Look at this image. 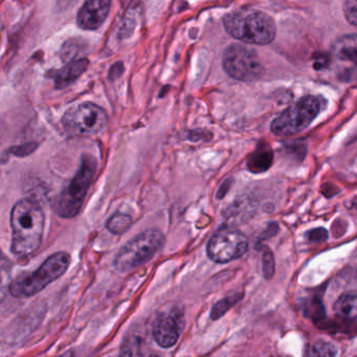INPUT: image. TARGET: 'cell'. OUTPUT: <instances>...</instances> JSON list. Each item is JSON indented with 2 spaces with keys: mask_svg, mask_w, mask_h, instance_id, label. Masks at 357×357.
<instances>
[{
  "mask_svg": "<svg viewBox=\"0 0 357 357\" xmlns=\"http://www.w3.org/2000/svg\"><path fill=\"white\" fill-rule=\"evenodd\" d=\"M222 67L227 75L241 82H253L264 73L259 56L247 46L232 44L222 56Z\"/></svg>",
  "mask_w": 357,
  "mask_h": 357,
  "instance_id": "cell-8",
  "label": "cell"
},
{
  "mask_svg": "<svg viewBox=\"0 0 357 357\" xmlns=\"http://www.w3.org/2000/svg\"><path fill=\"white\" fill-rule=\"evenodd\" d=\"M262 272L266 279H271L275 274V258L268 248H262Z\"/></svg>",
  "mask_w": 357,
  "mask_h": 357,
  "instance_id": "cell-21",
  "label": "cell"
},
{
  "mask_svg": "<svg viewBox=\"0 0 357 357\" xmlns=\"http://www.w3.org/2000/svg\"><path fill=\"white\" fill-rule=\"evenodd\" d=\"M62 123L73 135L91 136L100 133L107 127L108 116L104 109L98 105L85 102L67 110Z\"/></svg>",
  "mask_w": 357,
  "mask_h": 357,
  "instance_id": "cell-7",
  "label": "cell"
},
{
  "mask_svg": "<svg viewBox=\"0 0 357 357\" xmlns=\"http://www.w3.org/2000/svg\"><path fill=\"white\" fill-rule=\"evenodd\" d=\"M70 264V256L59 252L48 257L35 272L25 273L12 281L8 293L17 299L33 297L48 284L65 274Z\"/></svg>",
  "mask_w": 357,
  "mask_h": 357,
  "instance_id": "cell-3",
  "label": "cell"
},
{
  "mask_svg": "<svg viewBox=\"0 0 357 357\" xmlns=\"http://www.w3.org/2000/svg\"><path fill=\"white\" fill-rule=\"evenodd\" d=\"M184 327V316L178 308L163 314L154 325V339L160 347L171 348L177 344L181 331Z\"/></svg>",
  "mask_w": 357,
  "mask_h": 357,
  "instance_id": "cell-11",
  "label": "cell"
},
{
  "mask_svg": "<svg viewBox=\"0 0 357 357\" xmlns=\"http://www.w3.org/2000/svg\"><path fill=\"white\" fill-rule=\"evenodd\" d=\"M119 357H144V340L137 335H128L121 345Z\"/></svg>",
  "mask_w": 357,
  "mask_h": 357,
  "instance_id": "cell-17",
  "label": "cell"
},
{
  "mask_svg": "<svg viewBox=\"0 0 357 357\" xmlns=\"http://www.w3.org/2000/svg\"><path fill=\"white\" fill-rule=\"evenodd\" d=\"M123 71V64H121V63H117V64H115L114 66H112V68H111L110 73H109V77H110V79H116L117 77H121Z\"/></svg>",
  "mask_w": 357,
  "mask_h": 357,
  "instance_id": "cell-25",
  "label": "cell"
},
{
  "mask_svg": "<svg viewBox=\"0 0 357 357\" xmlns=\"http://www.w3.org/2000/svg\"><path fill=\"white\" fill-rule=\"evenodd\" d=\"M320 98L308 96L298 100L273 121L271 131L276 136H291L303 131L321 110Z\"/></svg>",
  "mask_w": 357,
  "mask_h": 357,
  "instance_id": "cell-6",
  "label": "cell"
},
{
  "mask_svg": "<svg viewBox=\"0 0 357 357\" xmlns=\"http://www.w3.org/2000/svg\"><path fill=\"white\" fill-rule=\"evenodd\" d=\"M337 352V347L333 343L319 340L310 346L308 357H335Z\"/></svg>",
  "mask_w": 357,
  "mask_h": 357,
  "instance_id": "cell-20",
  "label": "cell"
},
{
  "mask_svg": "<svg viewBox=\"0 0 357 357\" xmlns=\"http://www.w3.org/2000/svg\"><path fill=\"white\" fill-rule=\"evenodd\" d=\"M60 357H73V351L66 352V354H63V356H60Z\"/></svg>",
  "mask_w": 357,
  "mask_h": 357,
  "instance_id": "cell-27",
  "label": "cell"
},
{
  "mask_svg": "<svg viewBox=\"0 0 357 357\" xmlns=\"http://www.w3.org/2000/svg\"><path fill=\"white\" fill-rule=\"evenodd\" d=\"M96 167L98 162L94 157L90 155L82 157L79 171L70 183L63 189L54 204V211L59 216L73 218L79 213L89 187L93 182Z\"/></svg>",
  "mask_w": 357,
  "mask_h": 357,
  "instance_id": "cell-4",
  "label": "cell"
},
{
  "mask_svg": "<svg viewBox=\"0 0 357 357\" xmlns=\"http://www.w3.org/2000/svg\"><path fill=\"white\" fill-rule=\"evenodd\" d=\"M110 6V0H86L77 14V25L86 31L98 29L108 17Z\"/></svg>",
  "mask_w": 357,
  "mask_h": 357,
  "instance_id": "cell-12",
  "label": "cell"
},
{
  "mask_svg": "<svg viewBox=\"0 0 357 357\" xmlns=\"http://www.w3.org/2000/svg\"><path fill=\"white\" fill-rule=\"evenodd\" d=\"M132 222H133V220H132L129 214L117 212V213L113 214V215L109 218L106 226L109 232L114 235H121L125 233L126 231L132 226Z\"/></svg>",
  "mask_w": 357,
  "mask_h": 357,
  "instance_id": "cell-18",
  "label": "cell"
},
{
  "mask_svg": "<svg viewBox=\"0 0 357 357\" xmlns=\"http://www.w3.org/2000/svg\"><path fill=\"white\" fill-rule=\"evenodd\" d=\"M308 238L314 243H321L327 238V231L323 228L316 229V230L310 231L308 233Z\"/></svg>",
  "mask_w": 357,
  "mask_h": 357,
  "instance_id": "cell-23",
  "label": "cell"
},
{
  "mask_svg": "<svg viewBox=\"0 0 357 357\" xmlns=\"http://www.w3.org/2000/svg\"><path fill=\"white\" fill-rule=\"evenodd\" d=\"M44 212L31 199H22L13 207L10 213L13 254L19 258L33 255L41 245L44 231Z\"/></svg>",
  "mask_w": 357,
  "mask_h": 357,
  "instance_id": "cell-1",
  "label": "cell"
},
{
  "mask_svg": "<svg viewBox=\"0 0 357 357\" xmlns=\"http://www.w3.org/2000/svg\"><path fill=\"white\" fill-rule=\"evenodd\" d=\"M161 231L150 229L126 243L114 258V266L119 272H130L150 261L165 245Z\"/></svg>",
  "mask_w": 357,
  "mask_h": 357,
  "instance_id": "cell-5",
  "label": "cell"
},
{
  "mask_svg": "<svg viewBox=\"0 0 357 357\" xmlns=\"http://www.w3.org/2000/svg\"><path fill=\"white\" fill-rule=\"evenodd\" d=\"M88 65H89V61L87 59H79V60L69 62L66 66L56 71V75H54L56 87L62 89L75 83L85 73Z\"/></svg>",
  "mask_w": 357,
  "mask_h": 357,
  "instance_id": "cell-13",
  "label": "cell"
},
{
  "mask_svg": "<svg viewBox=\"0 0 357 357\" xmlns=\"http://www.w3.org/2000/svg\"><path fill=\"white\" fill-rule=\"evenodd\" d=\"M329 60L341 81L357 82V35L342 36L335 40Z\"/></svg>",
  "mask_w": 357,
  "mask_h": 357,
  "instance_id": "cell-10",
  "label": "cell"
},
{
  "mask_svg": "<svg viewBox=\"0 0 357 357\" xmlns=\"http://www.w3.org/2000/svg\"><path fill=\"white\" fill-rule=\"evenodd\" d=\"M12 264L0 250V303L6 299L12 283Z\"/></svg>",
  "mask_w": 357,
  "mask_h": 357,
  "instance_id": "cell-16",
  "label": "cell"
},
{
  "mask_svg": "<svg viewBox=\"0 0 357 357\" xmlns=\"http://www.w3.org/2000/svg\"><path fill=\"white\" fill-rule=\"evenodd\" d=\"M149 357H158L157 356H149Z\"/></svg>",
  "mask_w": 357,
  "mask_h": 357,
  "instance_id": "cell-28",
  "label": "cell"
},
{
  "mask_svg": "<svg viewBox=\"0 0 357 357\" xmlns=\"http://www.w3.org/2000/svg\"><path fill=\"white\" fill-rule=\"evenodd\" d=\"M344 13L348 22L357 27V0H345Z\"/></svg>",
  "mask_w": 357,
  "mask_h": 357,
  "instance_id": "cell-22",
  "label": "cell"
},
{
  "mask_svg": "<svg viewBox=\"0 0 357 357\" xmlns=\"http://www.w3.org/2000/svg\"><path fill=\"white\" fill-rule=\"evenodd\" d=\"M335 314L348 320L357 321V294H345L335 303Z\"/></svg>",
  "mask_w": 357,
  "mask_h": 357,
  "instance_id": "cell-15",
  "label": "cell"
},
{
  "mask_svg": "<svg viewBox=\"0 0 357 357\" xmlns=\"http://www.w3.org/2000/svg\"><path fill=\"white\" fill-rule=\"evenodd\" d=\"M224 26L229 35L245 43L266 45L276 37L274 20L259 10H241L226 15Z\"/></svg>",
  "mask_w": 357,
  "mask_h": 357,
  "instance_id": "cell-2",
  "label": "cell"
},
{
  "mask_svg": "<svg viewBox=\"0 0 357 357\" xmlns=\"http://www.w3.org/2000/svg\"><path fill=\"white\" fill-rule=\"evenodd\" d=\"M248 247L249 241L241 231L224 229L208 241L207 255L216 264H228L243 256Z\"/></svg>",
  "mask_w": 357,
  "mask_h": 357,
  "instance_id": "cell-9",
  "label": "cell"
},
{
  "mask_svg": "<svg viewBox=\"0 0 357 357\" xmlns=\"http://www.w3.org/2000/svg\"><path fill=\"white\" fill-rule=\"evenodd\" d=\"M241 298H243V294H235V295L229 296V297L220 300V301L214 304L213 307H212L210 318H211L212 320H218V319L222 318V317L224 316L231 307H233Z\"/></svg>",
  "mask_w": 357,
  "mask_h": 357,
  "instance_id": "cell-19",
  "label": "cell"
},
{
  "mask_svg": "<svg viewBox=\"0 0 357 357\" xmlns=\"http://www.w3.org/2000/svg\"><path fill=\"white\" fill-rule=\"evenodd\" d=\"M232 183L233 181L231 180V178H228V180L225 181V182L222 183V186L218 189V193H216V197H218V199H222V197L227 195V192H228Z\"/></svg>",
  "mask_w": 357,
  "mask_h": 357,
  "instance_id": "cell-24",
  "label": "cell"
},
{
  "mask_svg": "<svg viewBox=\"0 0 357 357\" xmlns=\"http://www.w3.org/2000/svg\"><path fill=\"white\" fill-rule=\"evenodd\" d=\"M77 1V0H56V3H58L59 8L66 10V8L73 6Z\"/></svg>",
  "mask_w": 357,
  "mask_h": 357,
  "instance_id": "cell-26",
  "label": "cell"
},
{
  "mask_svg": "<svg viewBox=\"0 0 357 357\" xmlns=\"http://www.w3.org/2000/svg\"><path fill=\"white\" fill-rule=\"evenodd\" d=\"M274 159L272 149L268 144H259L248 159L247 167L251 173H264L270 169Z\"/></svg>",
  "mask_w": 357,
  "mask_h": 357,
  "instance_id": "cell-14",
  "label": "cell"
}]
</instances>
